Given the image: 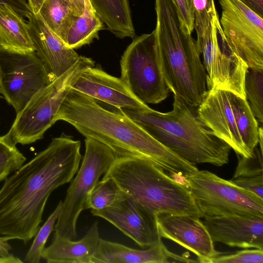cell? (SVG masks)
Listing matches in <instances>:
<instances>
[{"label":"cell","mask_w":263,"mask_h":263,"mask_svg":"<svg viewBox=\"0 0 263 263\" xmlns=\"http://www.w3.org/2000/svg\"><path fill=\"white\" fill-rule=\"evenodd\" d=\"M81 145L63 133L5 179L0 189V236L27 243L35 236L50 195L70 182L79 168Z\"/></svg>","instance_id":"cell-1"},{"label":"cell","mask_w":263,"mask_h":263,"mask_svg":"<svg viewBox=\"0 0 263 263\" xmlns=\"http://www.w3.org/2000/svg\"><path fill=\"white\" fill-rule=\"evenodd\" d=\"M55 120L65 121L85 138L103 143L117 158L143 159L183 178L198 170L153 138L120 109L108 110L95 99L72 88L62 102Z\"/></svg>","instance_id":"cell-2"},{"label":"cell","mask_w":263,"mask_h":263,"mask_svg":"<svg viewBox=\"0 0 263 263\" xmlns=\"http://www.w3.org/2000/svg\"><path fill=\"white\" fill-rule=\"evenodd\" d=\"M193 107L174 95L173 109L161 112L150 108L120 109L153 138L192 164H227L231 147L199 119Z\"/></svg>","instance_id":"cell-3"},{"label":"cell","mask_w":263,"mask_h":263,"mask_svg":"<svg viewBox=\"0 0 263 263\" xmlns=\"http://www.w3.org/2000/svg\"><path fill=\"white\" fill-rule=\"evenodd\" d=\"M155 50L164 80L174 95L197 107L208 88L196 40L182 31L174 0H155Z\"/></svg>","instance_id":"cell-4"},{"label":"cell","mask_w":263,"mask_h":263,"mask_svg":"<svg viewBox=\"0 0 263 263\" xmlns=\"http://www.w3.org/2000/svg\"><path fill=\"white\" fill-rule=\"evenodd\" d=\"M103 177L112 178L126 196L155 218L161 213L203 217L187 185L147 161L117 158Z\"/></svg>","instance_id":"cell-5"},{"label":"cell","mask_w":263,"mask_h":263,"mask_svg":"<svg viewBox=\"0 0 263 263\" xmlns=\"http://www.w3.org/2000/svg\"><path fill=\"white\" fill-rule=\"evenodd\" d=\"M94 64L91 59L80 55L66 72L32 97L16 114L9 131L16 144H29L43 138L56 122L57 112L74 82L84 70Z\"/></svg>","instance_id":"cell-6"},{"label":"cell","mask_w":263,"mask_h":263,"mask_svg":"<svg viewBox=\"0 0 263 263\" xmlns=\"http://www.w3.org/2000/svg\"><path fill=\"white\" fill-rule=\"evenodd\" d=\"M85 144L82 163L68 188L53 229L54 236L71 240L77 238V220L89 193L117 158L109 147L96 139L86 138Z\"/></svg>","instance_id":"cell-7"},{"label":"cell","mask_w":263,"mask_h":263,"mask_svg":"<svg viewBox=\"0 0 263 263\" xmlns=\"http://www.w3.org/2000/svg\"><path fill=\"white\" fill-rule=\"evenodd\" d=\"M185 180L203 217L241 216L263 218V199L230 180L206 170H198Z\"/></svg>","instance_id":"cell-8"},{"label":"cell","mask_w":263,"mask_h":263,"mask_svg":"<svg viewBox=\"0 0 263 263\" xmlns=\"http://www.w3.org/2000/svg\"><path fill=\"white\" fill-rule=\"evenodd\" d=\"M120 67V78L142 102L157 104L167 97L170 90L158 62L154 31L134 39L122 55Z\"/></svg>","instance_id":"cell-9"},{"label":"cell","mask_w":263,"mask_h":263,"mask_svg":"<svg viewBox=\"0 0 263 263\" xmlns=\"http://www.w3.org/2000/svg\"><path fill=\"white\" fill-rule=\"evenodd\" d=\"M198 51L203 56L208 89L217 88L229 91L246 99L244 80L248 66L231 48L221 27L216 9Z\"/></svg>","instance_id":"cell-10"},{"label":"cell","mask_w":263,"mask_h":263,"mask_svg":"<svg viewBox=\"0 0 263 263\" xmlns=\"http://www.w3.org/2000/svg\"><path fill=\"white\" fill-rule=\"evenodd\" d=\"M52 81L35 51L0 48V92L16 114L34 94Z\"/></svg>","instance_id":"cell-11"},{"label":"cell","mask_w":263,"mask_h":263,"mask_svg":"<svg viewBox=\"0 0 263 263\" xmlns=\"http://www.w3.org/2000/svg\"><path fill=\"white\" fill-rule=\"evenodd\" d=\"M219 22L233 51L251 68L263 69V19L241 0H218Z\"/></svg>","instance_id":"cell-12"},{"label":"cell","mask_w":263,"mask_h":263,"mask_svg":"<svg viewBox=\"0 0 263 263\" xmlns=\"http://www.w3.org/2000/svg\"><path fill=\"white\" fill-rule=\"evenodd\" d=\"M197 216L187 214L159 213L155 216L158 234L173 241L195 254L199 262L218 255L210 233Z\"/></svg>","instance_id":"cell-13"},{"label":"cell","mask_w":263,"mask_h":263,"mask_svg":"<svg viewBox=\"0 0 263 263\" xmlns=\"http://www.w3.org/2000/svg\"><path fill=\"white\" fill-rule=\"evenodd\" d=\"M92 215L107 220L142 249L161 240L155 218L131 198L125 196L112 205L91 210Z\"/></svg>","instance_id":"cell-14"},{"label":"cell","mask_w":263,"mask_h":263,"mask_svg":"<svg viewBox=\"0 0 263 263\" xmlns=\"http://www.w3.org/2000/svg\"><path fill=\"white\" fill-rule=\"evenodd\" d=\"M231 92L208 89L197 107L201 121L220 139L226 142L237 155L250 157L252 155L245 146L238 130L231 104Z\"/></svg>","instance_id":"cell-15"},{"label":"cell","mask_w":263,"mask_h":263,"mask_svg":"<svg viewBox=\"0 0 263 263\" xmlns=\"http://www.w3.org/2000/svg\"><path fill=\"white\" fill-rule=\"evenodd\" d=\"M71 88L117 109H143L148 107L132 93L120 78L107 73L101 67L93 66L84 70Z\"/></svg>","instance_id":"cell-16"},{"label":"cell","mask_w":263,"mask_h":263,"mask_svg":"<svg viewBox=\"0 0 263 263\" xmlns=\"http://www.w3.org/2000/svg\"><path fill=\"white\" fill-rule=\"evenodd\" d=\"M27 18L35 51L54 81L71 68L80 55L50 30L38 13H32Z\"/></svg>","instance_id":"cell-17"},{"label":"cell","mask_w":263,"mask_h":263,"mask_svg":"<svg viewBox=\"0 0 263 263\" xmlns=\"http://www.w3.org/2000/svg\"><path fill=\"white\" fill-rule=\"evenodd\" d=\"M202 218L214 242L263 250V218L216 216Z\"/></svg>","instance_id":"cell-18"},{"label":"cell","mask_w":263,"mask_h":263,"mask_svg":"<svg viewBox=\"0 0 263 263\" xmlns=\"http://www.w3.org/2000/svg\"><path fill=\"white\" fill-rule=\"evenodd\" d=\"M169 251L160 240L142 250L100 238L92 263H164L192 262Z\"/></svg>","instance_id":"cell-19"},{"label":"cell","mask_w":263,"mask_h":263,"mask_svg":"<svg viewBox=\"0 0 263 263\" xmlns=\"http://www.w3.org/2000/svg\"><path fill=\"white\" fill-rule=\"evenodd\" d=\"M100 238L96 221L79 240L54 235L52 243L44 248L42 258L48 263H92Z\"/></svg>","instance_id":"cell-20"},{"label":"cell","mask_w":263,"mask_h":263,"mask_svg":"<svg viewBox=\"0 0 263 263\" xmlns=\"http://www.w3.org/2000/svg\"><path fill=\"white\" fill-rule=\"evenodd\" d=\"M0 48L18 52L35 51L27 23L8 5L0 4Z\"/></svg>","instance_id":"cell-21"},{"label":"cell","mask_w":263,"mask_h":263,"mask_svg":"<svg viewBox=\"0 0 263 263\" xmlns=\"http://www.w3.org/2000/svg\"><path fill=\"white\" fill-rule=\"evenodd\" d=\"M88 1L107 29L117 37H134L129 0Z\"/></svg>","instance_id":"cell-22"},{"label":"cell","mask_w":263,"mask_h":263,"mask_svg":"<svg viewBox=\"0 0 263 263\" xmlns=\"http://www.w3.org/2000/svg\"><path fill=\"white\" fill-rule=\"evenodd\" d=\"M103 28V23L86 0L83 14L78 17L70 27L64 43L73 49L89 44Z\"/></svg>","instance_id":"cell-23"},{"label":"cell","mask_w":263,"mask_h":263,"mask_svg":"<svg viewBox=\"0 0 263 263\" xmlns=\"http://www.w3.org/2000/svg\"><path fill=\"white\" fill-rule=\"evenodd\" d=\"M38 14L50 30L64 42L70 27L79 17L67 0H45Z\"/></svg>","instance_id":"cell-24"},{"label":"cell","mask_w":263,"mask_h":263,"mask_svg":"<svg viewBox=\"0 0 263 263\" xmlns=\"http://www.w3.org/2000/svg\"><path fill=\"white\" fill-rule=\"evenodd\" d=\"M231 104L237 129L247 149L252 155L258 143V121L247 99L231 92Z\"/></svg>","instance_id":"cell-25"},{"label":"cell","mask_w":263,"mask_h":263,"mask_svg":"<svg viewBox=\"0 0 263 263\" xmlns=\"http://www.w3.org/2000/svg\"><path fill=\"white\" fill-rule=\"evenodd\" d=\"M125 194L111 178L102 177L89 193L85 209L100 210L110 206Z\"/></svg>","instance_id":"cell-26"},{"label":"cell","mask_w":263,"mask_h":263,"mask_svg":"<svg viewBox=\"0 0 263 263\" xmlns=\"http://www.w3.org/2000/svg\"><path fill=\"white\" fill-rule=\"evenodd\" d=\"M263 69L248 67L244 80L246 98L257 121L263 123Z\"/></svg>","instance_id":"cell-27"},{"label":"cell","mask_w":263,"mask_h":263,"mask_svg":"<svg viewBox=\"0 0 263 263\" xmlns=\"http://www.w3.org/2000/svg\"><path fill=\"white\" fill-rule=\"evenodd\" d=\"M26 160L17 149L9 132L0 136V181L20 168Z\"/></svg>","instance_id":"cell-28"},{"label":"cell","mask_w":263,"mask_h":263,"mask_svg":"<svg viewBox=\"0 0 263 263\" xmlns=\"http://www.w3.org/2000/svg\"><path fill=\"white\" fill-rule=\"evenodd\" d=\"M62 201H60L53 212L48 217L44 224L39 229L35 238L27 252L25 260L29 263H39L46 242L51 233L53 231L55 222L62 208Z\"/></svg>","instance_id":"cell-29"},{"label":"cell","mask_w":263,"mask_h":263,"mask_svg":"<svg viewBox=\"0 0 263 263\" xmlns=\"http://www.w3.org/2000/svg\"><path fill=\"white\" fill-rule=\"evenodd\" d=\"M194 12V29L197 34L196 47H200L205 31L216 9L214 0H192Z\"/></svg>","instance_id":"cell-30"},{"label":"cell","mask_w":263,"mask_h":263,"mask_svg":"<svg viewBox=\"0 0 263 263\" xmlns=\"http://www.w3.org/2000/svg\"><path fill=\"white\" fill-rule=\"evenodd\" d=\"M262 156L263 150L258 144L254 148L251 157L247 158L237 155L238 164L233 178L262 175Z\"/></svg>","instance_id":"cell-31"},{"label":"cell","mask_w":263,"mask_h":263,"mask_svg":"<svg viewBox=\"0 0 263 263\" xmlns=\"http://www.w3.org/2000/svg\"><path fill=\"white\" fill-rule=\"evenodd\" d=\"M263 250L247 249L218 255L209 259L206 263H262Z\"/></svg>","instance_id":"cell-32"},{"label":"cell","mask_w":263,"mask_h":263,"mask_svg":"<svg viewBox=\"0 0 263 263\" xmlns=\"http://www.w3.org/2000/svg\"><path fill=\"white\" fill-rule=\"evenodd\" d=\"M182 31L191 34L194 30V12L192 0H174Z\"/></svg>","instance_id":"cell-33"},{"label":"cell","mask_w":263,"mask_h":263,"mask_svg":"<svg viewBox=\"0 0 263 263\" xmlns=\"http://www.w3.org/2000/svg\"><path fill=\"white\" fill-rule=\"evenodd\" d=\"M232 183L263 199V174L252 177H237L230 180Z\"/></svg>","instance_id":"cell-34"},{"label":"cell","mask_w":263,"mask_h":263,"mask_svg":"<svg viewBox=\"0 0 263 263\" xmlns=\"http://www.w3.org/2000/svg\"><path fill=\"white\" fill-rule=\"evenodd\" d=\"M0 4L9 6L22 16L27 17L32 13L26 0H0Z\"/></svg>","instance_id":"cell-35"},{"label":"cell","mask_w":263,"mask_h":263,"mask_svg":"<svg viewBox=\"0 0 263 263\" xmlns=\"http://www.w3.org/2000/svg\"><path fill=\"white\" fill-rule=\"evenodd\" d=\"M260 16L263 17V0H241Z\"/></svg>","instance_id":"cell-36"},{"label":"cell","mask_w":263,"mask_h":263,"mask_svg":"<svg viewBox=\"0 0 263 263\" xmlns=\"http://www.w3.org/2000/svg\"><path fill=\"white\" fill-rule=\"evenodd\" d=\"M75 14L81 16L84 10L86 0H67Z\"/></svg>","instance_id":"cell-37"},{"label":"cell","mask_w":263,"mask_h":263,"mask_svg":"<svg viewBox=\"0 0 263 263\" xmlns=\"http://www.w3.org/2000/svg\"><path fill=\"white\" fill-rule=\"evenodd\" d=\"M10 238L6 236H0V257L9 255L11 247L8 243Z\"/></svg>","instance_id":"cell-38"},{"label":"cell","mask_w":263,"mask_h":263,"mask_svg":"<svg viewBox=\"0 0 263 263\" xmlns=\"http://www.w3.org/2000/svg\"><path fill=\"white\" fill-rule=\"evenodd\" d=\"M45 0H28V4L33 14H37Z\"/></svg>","instance_id":"cell-39"},{"label":"cell","mask_w":263,"mask_h":263,"mask_svg":"<svg viewBox=\"0 0 263 263\" xmlns=\"http://www.w3.org/2000/svg\"><path fill=\"white\" fill-rule=\"evenodd\" d=\"M23 262L20 258L9 254L4 257H0V263H18Z\"/></svg>","instance_id":"cell-40"}]
</instances>
